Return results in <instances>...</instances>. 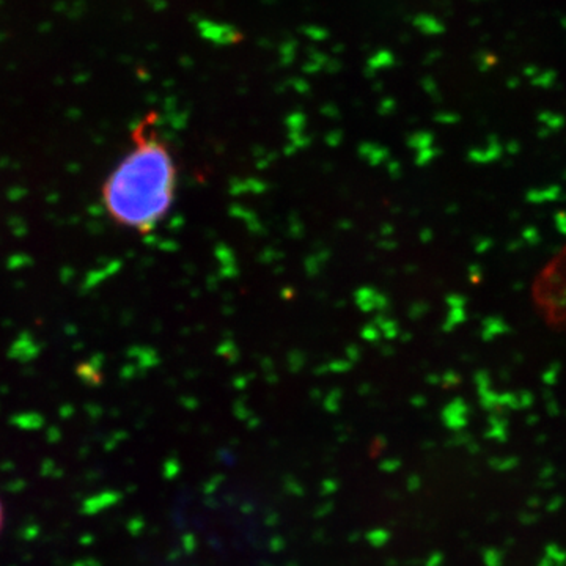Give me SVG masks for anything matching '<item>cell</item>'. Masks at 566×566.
<instances>
[{
    "label": "cell",
    "mask_w": 566,
    "mask_h": 566,
    "mask_svg": "<svg viewBox=\"0 0 566 566\" xmlns=\"http://www.w3.org/2000/svg\"><path fill=\"white\" fill-rule=\"evenodd\" d=\"M148 124H140L133 147L106 178L101 197L115 225L136 233H150L173 206L177 165L167 145Z\"/></svg>",
    "instance_id": "obj_1"
},
{
    "label": "cell",
    "mask_w": 566,
    "mask_h": 566,
    "mask_svg": "<svg viewBox=\"0 0 566 566\" xmlns=\"http://www.w3.org/2000/svg\"><path fill=\"white\" fill-rule=\"evenodd\" d=\"M2 520H4V510H2V503H0V530H2Z\"/></svg>",
    "instance_id": "obj_2"
}]
</instances>
